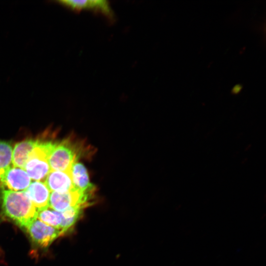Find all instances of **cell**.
<instances>
[{"instance_id":"cell-7","label":"cell","mask_w":266,"mask_h":266,"mask_svg":"<svg viewBox=\"0 0 266 266\" xmlns=\"http://www.w3.org/2000/svg\"><path fill=\"white\" fill-rule=\"evenodd\" d=\"M24 192L37 211L49 207L51 192L44 182H31Z\"/></svg>"},{"instance_id":"cell-15","label":"cell","mask_w":266,"mask_h":266,"mask_svg":"<svg viewBox=\"0 0 266 266\" xmlns=\"http://www.w3.org/2000/svg\"><path fill=\"white\" fill-rule=\"evenodd\" d=\"M242 88V86L240 84H238L235 85L233 87V88L232 89V93L234 95H236L238 94L241 90Z\"/></svg>"},{"instance_id":"cell-1","label":"cell","mask_w":266,"mask_h":266,"mask_svg":"<svg viewBox=\"0 0 266 266\" xmlns=\"http://www.w3.org/2000/svg\"><path fill=\"white\" fill-rule=\"evenodd\" d=\"M1 200L4 215L20 227L26 229L37 219V210L24 191L3 189Z\"/></svg>"},{"instance_id":"cell-14","label":"cell","mask_w":266,"mask_h":266,"mask_svg":"<svg viewBox=\"0 0 266 266\" xmlns=\"http://www.w3.org/2000/svg\"><path fill=\"white\" fill-rule=\"evenodd\" d=\"M83 209L84 208L81 207H73L61 212L62 215V221L60 230L63 234L76 223L81 216Z\"/></svg>"},{"instance_id":"cell-2","label":"cell","mask_w":266,"mask_h":266,"mask_svg":"<svg viewBox=\"0 0 266 266\" xmlns=\"http://www.w3.org/2000/svg\"><path fill=\"white\" fill-rule=\"evenodd\" d=\"M56 143L38 141L25 165L24 169L31 180L44 182L51 171L48 159Z\"/></svg>"},{"instance_id":"cell-4","label":"cell","mask_w":266,"mask_h":266,"mask_svg":"<svg viewBox=\"0 0 266 266\" xmlns=\"http://www.w3.org/2000/svg\"><path fill=\"white\" fill-rule=\"evenodd\" d=\"M77 154L76 149L66 142L56 143L48 159L51 170L69 171L77 161Z\"/></svg>"},{"instance_id":"cell-9","label":"cell","mask_w":266,"mask_h":266,"mask_svg":"<svg viewBox=\"0 0 266 266\" xmlns=\"http://www.w3.org/2000/svg\"><path fill=\"white\" fill-rule=\"evenodd\" d=\"M62 4L73 10L91 9L100 11L108 17H112V12L107 0H64L59 1Z\"/></svg>"},{"instance_id":"cell-3","label":"cell","mask_w":266,"mask_h":266,"mask_svg":"<svg viewBox=\"0 0 266 266\" xmlns=\"http://www.w3.org/2000/svg\"><path fill=\"white\" fill-rule=\"evenodd\" d=\"M91 194L81 192L75 188L63 193L51 192L49 207L58 212H63L73 207L84 208L89 204Z\"/></svg>"},{"instance_id":"cell-8","label":"cell","mask_w":266,"mask_h":266,"mask_svg":"<svg viewBox=\"0 0 266 266\" xmlns=\"http://www.w3.org/2000/svg\"><path fill=\"white\" fill-rule=\"evenodd\" d=\"M44 183L51 192L63 193L75 188L70 171H62L51 170Z\"/></svg>"},{"instance_id":"cell-6","label":"cell","mask_w":266,"mask_h":266,"mask_svg":"<svg viewBox=\"0 0 266 266\" xmlns=\"http://www.w3.org/2000/svg\"><path fill=\"white\" fill-rule=\"evenodd\" d=\"M31 179L22 168L12 166L7 171L3 181L5 188L14 191H24L31 183Z\"/></svg>"},{"instance_id":"cell-10","label":"cell","mask_w":266,"mask_h":266,"mask_svg":"<svg viewBox=\"0 0 266 266\" xmlns=\"http://www.w3.org/2000/svg\"><path fill=\"white\" fill-rule=\"evenodd\" d=\"M70 172L75 189L83 193L92 194L94 186L90 183L87 170L82 163L75 162Z\"/></svg>"},{"instance_id":"cell-11","label":"cell","mask_w":266,"mask_h":266,"mask_svg":"<svg viewBox=\"0 0 266 266\" xmlns=\"http://www.w3.org/2000/svg\"><path fill=\"white\" fill-rule=\"evenodd\" d=\"M38 141L33 139H28L16 143L12 151V166L24 169L30 154Z\"/></svg>"},{"instance_id":"cell-13","label":"cell","mask_w":266,"mask_h":266,"mask_svg":"<svg viewBox=\"0 0 266 266\" xmlns=\"http://www.w3.org/2000/svg\"><path fill=\"white\" fill-rule=\"evenodd\" d=\"M37 219L50 226L60 230L62 221L61 212L55 211L48 207L37 211Z\"/></svg>"},{"instance_id":"cell-5","label":"cell","mask_w":266,"mask_h":266,"mask_svg":"<svg viewBox=\"0 0 266 266\" xmlns=\"http://www.w3.org/2000/svg\"><path fill=\"white\" fill-rule=\"evenodd\" d=\"M32 240L41 247H46L63 234L60 230L50 226L38 219L31 222L26 228Z\"/></svg>"},{"instance_id":"cell-12","label":"cell","mask_w":266,"mask_h":266,"mask_svg":"<svg viewBox=\"0 0 266 266\" xmlns=\"http://www.w3.org/2000/svg\"><path fill=\"white\" fill-rule=\"evenodd\" d=\"M12 148L8 142L0 141V188L3 189L5 175L12 166Z\"/></svg>"}]
</instances>
